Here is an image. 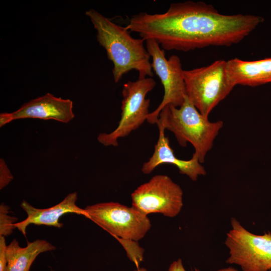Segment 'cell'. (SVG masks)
<instances>
[{"label": "cell", "instance_id": "6da1fadb", "mask_svg": "<svg viewBox=\"0 0 271 271\" xmlns=\"http://www.w3.org/2000/svg\"><path fill=\"white\" fill-rule=\"evenodd\" d=\"M264 21L253 15H224L212 5L187 1L172 3L162 14L134 15L125 28L163 49L188 51L209 46H230L249 35Z\"/></svg>", "mask_w": 271, "mask_h": 271}, {"label": "cell", "instance_id": "7a4b0ae2", "mask_svg": "<svg viewBox=\"0 0 271 271\" xmlns=\"http://www.w3.org/2000/svg\"><path fill=\"white\" fill-rule=\"evenodd\" d=\"M85 15L97 31L98 43L105 49L108 59L113 63L115 83L132 70L138 72L139 78L153 76L151 56L145 47V40L134 38L125 27L112 22L95 10L90 9Z\"/></svg>", "mask_w": 271, "mask_h": 271}, {"label": "cell", "instance_id": "3957f363", "mask_svg": "<svg viewBox=\"0 0 271 271\" xmlns=\"http://www.w3.org/2000/svg\"><path fill=\"white\" fill-rule=\"evenodd\" d=\"M156 124L173 132L182 147L191 144L202 164L224 123L222 120L210 121L186 96L179 107L166 106L159 113Z\"/></svg>", "mask_w": 271, "mask_h": 271}, {"label": "cell", "instance_id": "277c9868", "mask_svg": "<svg viewBox=\"0 0 271 271\" xmlns=\"http://www.w3.org/2000/svg\"><path fill=\"white\" fill-rule=\"evenodd\" d=\"M184 78L186 96L207 118L235 87L229 79L226 61L223 60H216L206 66L184 70Z\"/></svg>", "mask_w": 271, "mask_h": 271}, {"label": "cell", "instance_id": "5b68a950", "mask_svg": "<svg viewBox=\"0 0 271 271\" xmlns=\"http://www.w3.org/2000/svg\"><path fill=\"white\" fill-rule=\"evenodd\" d=\"M225 244L229 249L228 264L239 266L243 271H269L271 269V232L253 234L235 218L230 221Z\"/></svg>", "mask_w": 271, "mask_h": 271}, {"label": "cell", "instance_id": "8992f818", "mask_svg": "<svg viewBox=\"0 0 271 271\" xmlns=\"http://www.w3.org/2000/svg\"><path fill=\"white\" fill-rule=\"evenodd\" d=\"M156 85V81L149 77L124 84L120 119L114 130L110 133L98 134L97 139L100 144L105 146L117 147L118 139L128 136L147 121L150 113V100L146 98V96Z\"/></svg>", "mask_w": 271, "mask_h": 271}, {"label": "cell", "instance_id": "52a82bcc", "mask_svg": "<svg viewBox=\"0 0 271 271\" xmlns=\"http://www.w3.org/2000/svg\"><path fill=\"white\" fill-rule=\"evenodd\" d=\"M84 210L87 218L116 238L138 241L152 226L148 215L117 202L99 203L88 205Z\"/></svg>", "mask_w": 271, "mask_h": 271}, {"label": "cell", "instance_id": "ba28073f", "mask_svg": "<svg viewBox=\"0 0 271 271\" xmlns=\"http://www.w3.org/2000/svg\"><path fill=\"white\" fill-rule=\"evenodd\" d=\"M181 187L166 175H156L137 187L131 194L132 207L144 214L177 216L183 205Z\"/></svg>", "mask_w": 271, "mask_h": 271}, {"label": "cell", "instance_id": "9c48e42d", "mask_svg": "<svg viewBox=\"0 0 271 271\" xmlns=\"http://www.w3.org/2000/svg\"><path fill=\"white\" fill-rule=\"evenodd\" d=\"M146 47L151 57L153 70L159 77L164 88V96L159 106L148 116L147 121L150 124H156L159 113L167 105L179 107L186 96L184 78V70L181 60L177 55H172L168 59L164 49L153 39L146 41Z\"/></svg>", "mask_w": 271, "mask_h": 271}, {"label": "cell", "instance_id": "30bf717a", "mask_svg": "<svg viewBox=\"0 0 271 271\" xmlns=\"http://www.w3.org/2000/svg\"><path fill=\"white\" fill-rule=\"evenodd\" d=\"M13 119L38 118L68 123L75 116L73 101L47 93L24 104L12 112Z\"/></svg>", "mask_w": 271, "mask_h": 271}, {"label": "cell", "instance_id": "8fae6325", "mask_svg": "<svg viewBox=\"0 0 271 271\" xmlns=\"http://www.w3.org/2000/svg\"><path fill=\"white\" fill-rule=\"evenodd\" d=\"M159 136L155 146L152 156L142 167V172L145 174L151 173L158 166L164 164L175 165L179 172L188 176L191 180L196 181L200 176H205L206 171L199 162L198 156L194 153L188 160L177 158L170 146L168 137L165 136V129L158 126Z\"/></svg>", "mask_w": 271, "mask_h": 271}, {"label": "cell", "instance_id": "7c38bea8", "mask_svg": "<svg viewBox=\"0 0 271 271\" xmlns=\"http://www.w3.org/2000/svg\"><path fill=\"white\" fill-rule=\"evenodd\" d=\"M77 193H69L57 205L46 209H39L33 207L25 200H23L21 207L27 214L25 220L15 223L14 226L25 236L27 227L30 224L44 225L61 228L63 224L59 222L60 218L66 213H75L87 217L84 209L77 206Z\"/></svg>", "mask_w": 271, "mask_h": 271}, {"label": "cell", "instance_id": "4fadbf2b", "mask_svg": "<svg viewBox=\"0 0 271 271\" xmlns=\"http://www.w3.org/2000/svg\"><path fill=\"white\" fill-rule=\"evenodd\" d=\"M226 63L229 79L234 86L255 87L271 83V57L255 61L235 58Z\"/></svg>", "mask_w": 271, "mask_h": 271}, {"label": "cell", "instance_id": "5bb4252c", "mask_svg": "<svg viewBox=\"0 0 271 271\" xmlns=\"http://www.w3.org/2000/svg\"><path fill=\"white\" fill-rule=\"evenodd\" d=\"M56 247L43 239L27 241L26 247L20 246L17 239L7 245V271H29L36 257L41 253L54 250Z\"/></svg>", "mask_w": 271, "mask_h": 271}, {"label": "cell", "instance_id": "9a60e30c", "mask_svg": "<svg viewBox=\"0 0 271 271\" xmlns=\"http://www.w3.org/2000/svg\"><path fill=\"white\" fill-rule=\"evenodd\" d=\"M117 239L124 247L129 260L134 263L137 268H139L141 262L144 260V248L139 245L137 241L120 238Z\"/></svg>", "mask_w": 271, "mask_h": 271}, {"label": "cell", "instance_id": "2e32d148", "mask_svg": "<svg viewBox=\"0 0 271 271\" xmlns=\"http://www.w3.org/2000/svg\"><path fill=\"white\" fill-rule=\"evenodd\" d=\"M10 207L5 203L0 205V235L7 236L11 234L17 218L9 215Z\"/></svg>", "mask_w": 271, "mask_h": 271}, {"label": "cell", "instance_id": "e0dca14e", "mask_svg": "<svg viewBox=\"0 0 271 271\" xmlns=\"http://www.w3.org/2000/svg\"><path fill=\"white\" fill-rule=\"evenodd\" d=\"M14 177L5 160L0 159V189H3L13 179Z\"/></svg>", "mask_w": 271, "mask_h": 271}, {"label": "cell", "instance_id": "ac0fdd59", "mask_svg": "<svg viewBox=\"0 0 271 271\" xmlns=\"http://www.w3.org/2000/svg\"><path fill=\"white\" fill-rule=\"evenodd\" d=\"M5 236L0 235V271H7L8 258Z\"/></svg>", "mask_w": 271, "mask_h": 271}, {"label": "cell", "instance_id": "d6986e66", "mask_svg": "<svg viewBox=\"0 0 271 271\" xmlns=\"http://www.w3.org/2000/svg\"><path fill=\"white\" fill-rule=\"evenodd\" d=\"M168 271H186L181 258L174 260L170 265ZM194 271H200L197 268H195Z\"/></svg>", "mask_w": 271, "mask_h": 271}, {"label": "cell", "instance_id": "ffe728a7", "mask_svg": "<svg viewBox=\"0 0 271 271\" xmlns=\"http://www.w3.org/2000/svg\"><path fill=\"white\" fill-rule=\"evenodd\" d=\"M12 113L3 112L0 114V127L13 121Z\"/></svg>", "mask_w": 271, "mask_h": 271}, {"label": "cell", "instance_id": "44dd1931", "mask_svg": "<svg viewBox=\"0 0 271 271\" xmlns=\"http://www.w3.org/2000/svg\"><path fill=\"white\" fill-rule=\"evenodd\" d=\"M216 271H238V270L232 266H229L218 269Z\"/></svg>", "mask_w": 271, "mask_h": 271}, {"label": "cell", "instance_id": "7402d4cb", "mask_svg": "<svg viewBox=\"0 0 271 271\" xmlns=\"http://www.w3.org/2000/svg\"><path fill=\"white\" fill-rule=\"evenodd\" d=\"M134 271H148V270L144 267H139L138 268H137Z\"/></svg>", "mask_w": 271, "mask_h": 271}, {"label": "cell", "instance_id": "603a6c76", "mask_svg": "<svg viewBox=\"0 0 271 271\" xmlns=\"http://www.w3.org/2000/svg\"><path fill=\"white\" fill-rule=\"evenodd\" d=\"M51 271H54V270H53L52 269H51Z\"/></svg>", "mask_w": 271, "mask_h": 271}, {"label": "cell", "instance_id": "cb8c5ba5", "mask_svg": "<svg viewBox=\"0 0 271 271\" xmlns=\"http://www.w3.org/2000/svg\"><path fill=\"white\" fill-rule=\"evenodd\" d=\"M269 271H271V269Z\"/></svg>", "mask_w": 271, "mask_h": 271}]
</instances>
